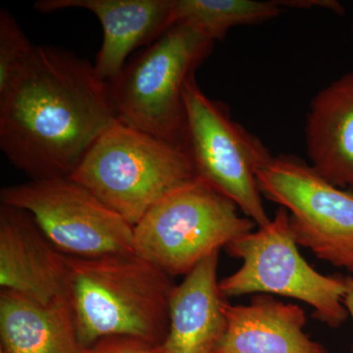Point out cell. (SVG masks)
<instances>
[{
	"label": "cell",
	"instance_id": "cell-6",
	"mask_svg": "<svg viewBox=\"0 0 353 353\" xmlns=\"http://www.w3.org/2000/svg\"><path fill=\"white\" fill-rule=\"evenodd\" d=\"M299 246L289 212L279 208L268 225L225 248L243 265L220 281L221 292L226 297L263 294L297 299L313 308L318 321L339 328L348 316L343 305L345 278L316 271L303 259Z\"/></svg>",
	"mask_w": 353,
	"mask_h": 353
},
{
	"label": "cell",
	"instance_id": "cell-18",
	"mask_svg": "<svg viewBox=\"0 0 353 353\" xmlns=\"http://www.w3.org/2000/svg\"><path fill=\"white\" fill-rule=\"evenodd\" d=\"M90 353H164L161 345L127 338L111 336L95 343L90 347Z\"/></svg>",
	"mask_w": 353,
	"mask_h": 353
},
{
	"label": "cell",
	"instance_id": "cell-13",
	"mask_svg": "<svg viewBox=\"0 0 353 353\" xmlns=\"http://www.w3.org/2000/svg\"><path fill=\"white\" fill-rule=\"evenodd\" d=\"M227 328L215 353H330L304 332L305 312L270 294L243 305H224Z\"/></svg>",
	"mask_w": 353,
	"mask_h": 353
},
{
	"label": "cell",
	"instance_id": "cell-5",
	"mask_svg": "<svg viewBox=\"0 0 353 353\" xmlns=\"http://www.w3.org/2000/svg\"><path fill=\"white\" fill-rule=\"evenodd\" d=\"M231 199L197 176L158 202L134 227V253L175 276L256 226Z\"/></svg>",
	"mask_w": 353,
	"mask_h": 353
},
{
	"label": "cell",
	"instance_id": "cell-14",
	"mask_svg": "<svg viewBox=\"0 0 353 353\" xmlns=\"http://www.w3.org/2000/svg\"><path fill=\"white\" fill-rule=\"evenodd\" d=\"M305 141L310 166L327 182L353 192V72L313 97Z\"/></svg>",
	"mask_w": 353,
	"mask_h": 353
},
{
	"label": "cell",
	"instance_id": "cell-7",
	"mask_svg": "<svg viewBox=\"0 0 353 353\" xmlns=\"http://www.w3.org/2000/svg\"><path fill=\"white\" fill-rule=\"evenodd\" d=\"M183 101V148L197 176L231 199L257 228L268 225L257 173L273 155L233 120L225 104L202 92L194 75L185 83Z\"/></svg>",
	"mask_w": 353,
	"mask_h": 353
},
{
	"label": "cell",
	"instance_id": "cell-9",
	"mask_svg": "<svg viewBox=\"0 0 353 353\" xmlns=\"http://www.w3.org/2000/svg\"><path fill=\"white\" fill-rule=\"evenodd\" d=\"M0 201L31 213L64 254L92 259L134 253V227L71 178L7 185Z\"/></svg>",
	"mask_w": 353,
	"mask_h": 353
},
{
	"label": "cell",
	"instance_id": "cell-2",
	"mask_svg": "<svg viewBox=\"0 0 353 353\" xmlns=\"http://www.w3.org/2000/svg\"><path fill=\"white\" fill-rule=\"evenodd\" d=\"M67 267L69 303L85 347L111 336L163 343L173 277L136 253L67 255Z\"/></svg>",
	"mask_w": 353,
	"mask_h": 353
},
{
	"label": "cell",
	"instance_id": "cell-19",
	"mask_svg": "<svg viewBox=\"0 0 353 353\" xmlns=\"http://www.w3.org/2000/svg\"><path fill=\"white\" fill-rule=\"evenodd\" d=\"M281 7H294V8H310V7H323V8L330 9L333 10L334 12L339 14L345 13V9L341 6L339 2L333 1V0H317V1H313V0H285V1H278Z\"/></svg>",
	"mask_w": 353,
	"mask_h": 353
},
{
	"label": "cell",
	"instance_id": "cell-16",
	"mask_svg": "<svg viewBox=\"0 0 353 353\" xmlns=\"http://www.w3.org/2000/svg\"><path fill=\"white\" fill-rule=\"evenodd\" d=\"M281 8L278 1L173 0V22L190 25L216 41L236 26L260 24L278 17Z\"/></svg>",
	"mask_w": 353,
	"mask_h": 353
},
{
	"label": "cell",
	"instance_id": "cell-4",
	"mask_svg": "<svg viewBox=\"0 0 353 353\" xmlns=\"http://www.w3.org/2000/svg\"><path fill=\"white\" fill-rule=\"evenodd\" d=\"M214 43L180 23L127 62L108 83L119 122L183 148L185 83Z\"/></svg>",
	"mask_w": 353,
	"mask_h": 353
},
{
	"label": "cell",
	"instance_id": "cell-17",
	"mask_svg": "<svg viewBox=\"0 0 353 353\" xmlns=\"http://www.w3.org/2000/svg\"><path fill=\"white\" fill-rule=\"evenodd\" d=\"M34 46L12 14L0 10V97L12 88L34 53Z\"/></svg>",
	"mask_w": 353,
	"mask_h": 353
},
{
	"label": "cell",
	"instance_id": "cell-15",
	"mask_svg": "<svg viewBox=\"0 0 353 353\" xmlns=\"http://www.w3.org/2000/svg\"><path fill=\"white\" fill-rule=\"evenodd\" d=\"M0 338L4 353H90L79 338L69 299L44 305L1 289Z\"/></svg>",
	"mask_w": 353,
	"mask_h": 353
},
{
	"label": "cell",
	"instance_id": "cell-20",
	"mask_svg": "<svg viewBox=\"0 0 353 353\" xmlns=\"http://www.w3.org/2000/svg\"><path fill=\"white\" fill-rule=\"evenodd\" d=\"M345 292L343 296V305L347 309L348 315L352 317L353 322V278L345 277ZM353 352V345H352Z\"/></svg>",
	"mask_w": 353,
	"mask_h": 353
},
{
	"label": "cell",
	"instance_id": "cell-3",
	"mask_svg": "<svg viewBox=\"0 0 353 353\" xmlns=\"http://www.w3.org/2000/svg\"><path fill=\"white\" fill-rule=\"evenodd\" d=\"M70 178L134 227L155 204L197 175L183 148L118 121Z\"/></svg>",
	"mask_w": 353,
	"mask_h": 353
},
{
	"label": "cell",
	"instance_id": "cell-8",
	"mask_svg": "<svg viewBox=\"0 0 353 353\" xmlns=\"http://www.w3.org/2000/svg\"><path fill=\"white\" fill-rule=\"evenodd\" d=\"M262 196L289 212L297 245L353 274V192L322 178L301 158L273 157L257 173Z\"/></svg>",
	"mask_w": 353,
	"mask_h": 353
},
{
	"label": "cell",
	"instance_id": "cell-1",
	"mask_svg": "<svg viewBox=\"0 0 353 353\" xmlns=\"http://www.w3.org/2000/svg\"><path fill=\"white\" fill-rule=\"evenodd\" d=\"M118 121L110 88L94 65L57 46H36L0 97V148L30 180L70 178Z\"/></svg>",
	"mask_w": 353,
	"mask_h": 353
},
{
	"label": "cell",
	"instance_id": "cell-22",
	"mask_svg": "<svg viewBox=\"0 0 353 353\" xmlns=\"http://www.w3.org/2000/svg\"><path fill=\"white\" fill-rule=\"evenodd\" d=\"M0 353H4L3 352H2V350H0Z\"/></svg>",
	"mask_w": 353,
	"mask_h": 353
},
{
	"label": "cell",
	"instance_id": "cell-10",
	"mask_svg": "<svg viewBox=\"0 0 353 353\" xmlns=\"http://www.w3.org/2000/svg\"><path fill=\"white\" fill-rule=\"evenodd\" d=\"M0 285L37 301L68 299L67 255L43 234L31 213L0 203Z\"/></svg>",
	"mask_w": 353,
	"mask_h": 353
},
{
	"label": "cell",
	"instance_id": "cell-11",
	"mask_svg": "<svg viewBox=\"0 0 353 353\" xmlns=\"http://www.w3.org/2000/svg\"><path fill=\"white\" fill-rule=\"evenodd\" d=\"M34 7L41 13L85 9L97 16L103 41L94 67L108 83L120 75L131 53L150 46L174 26L173 0H39Z\"/></svg>",
	"mask_w": 353,
	"mask_h": 353
},
{
	"label": "cell",
	"instance_id": "cell-21",
	"mask_svg": "<svg viewBox=\"0 0 353 353\" xmlns=\"http://www.w3.org/2000/svg\"><path fill=\"white\" fill-rule=\"evenodd\" d=\"M352 34H353V22H352Z\"/></svg>",
	"mask_w": 353,
	"mask_h": 353
},
{
	"label": "cell",
	"instance_id": "cell-12",
	"mask_svg": "<svg viewBox=\"0 0 353 353\" xmlns=\"http://www.w3.org/2000/svg\"><path fill=\"white\" fill-rule=\"evenodd\" d=\"M219 253L199 262L176 285L169 310L164 353H215L227 328L226 296L218 280Z\"/></svg>",
	"mask_w": 353,
	"mask_h": 353
}]
</instances>
